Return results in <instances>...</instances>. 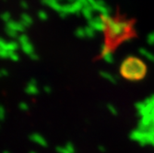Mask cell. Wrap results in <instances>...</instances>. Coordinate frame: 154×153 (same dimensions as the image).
<instances>
[{"mask_svg":"<svg viewBox=\"0 0 154 153\" xmlns=\"http://www.w3.org/2000/svg\"><path fill=\"white\" fill-rule=\"evenodd\" d=\"M148 43L150 44H154V32L149 34L148 36Z\"/></svg>","mask_w":154,"mask_h":153,"instance_id":"3","label":"cell"},{"mask_svg":"<svg viewBox=\"0 0 154 153\" xmlns=\"http://www.w3.org/2000/svg\"><path fill=\"white\" fill-rule=\"evenodd\" d=\"M121 76L129 81H138L146 77V64L136 57H128L125 58L120 66Z\"/></svg>","mask_w":154,"mask_h":153,"instance_id":"2","label":"cell"},{"mask_svg":"<svg viewBox=\"0 0 154 153\" xmlns=\"http://www.w3.org/2000/svg\"><path fill=\"white\" fill-rule=\"evenodd\" d=\"M103 29L105 32V46L103 54L110 55L121 44L137 36L134 20H128L117 14L115 18H103Z\"/></svg>","mask_w":154,"mask_h":153,"instance_id":"1","label":"cell"}]
</instances>
